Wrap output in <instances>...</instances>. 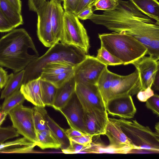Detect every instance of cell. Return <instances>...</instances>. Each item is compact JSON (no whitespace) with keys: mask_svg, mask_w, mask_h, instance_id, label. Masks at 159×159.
Listing matches in <instances>:
<instances>
[{"mask_svg":"<svg viewBox=\"0 0 159 159\" xmlns=\"http://www.w3.org/2000/svg\"><path fill=\"white\" fill-rule=\"evenodd\" d=\"M20 90L25 100L36 106L45 107L42 98L39 77L23 84Z\"/></svg>","mask_w":159,"mask_h":159,"instance_id":"obj_19","label":"cell"},{"mask_svg":"<svg viewBox=\"0 0 159 159\" xmlns=\"http://www.w3.org/2000/svg\"><path fill=\"white\" fill-rule=\"evenodd\" d=\"M156 131L158 133H159V122L157 123L155 126Z\"/></svg>","mask_w":159,"mask_h":159,"instance_id":"obj_49","label":"cell"},{"mask_svg":"<svg viewBox=\"0 0 159 159\" xmlns=\"http://www.w3.org/2000/svg\"><path fill=\"white\" fill-rule=\"evenodd\" d=\"M105 135L109 140V145L111 147L117 148L131 147L135 149L115 118L108 117Z\"/></svg>","mask_w":159,"mask_h":159,"instance_id":"obj_16","label":"cell"},{"mask_svg":"<svg viewBox=\"0 0 159 159\" xmlns=\"http://www.w3.org/2000/svg\"><path fill=\"white\" fill-rule=\"evenodd\" d=\"M42 99L44 105L52 107L55 98L57 88L51 83L40 79Z\"/></svg>","mask_w":159,"mask_h":159,"instance_id":"obj_29","label":"cell"},{"mask_svg":"<svg viewBox=\"0 0 159 159\" xmlns=\"http://www.w3.org/2000/svg\"><path fill=\"white\" fill-rule=\"evenodd\" d=\"M46 120L50 130L60 143L61 150L67 148L70 144V141L66 134L65 129L61 127L48 114Z\"/></svg>","mask_w":159,"mask_h":159,"instance_id":"obj_27","label":"cell"},{"mask_svg":"<svg viewBox=\"0 0 159 159\" xmlns=\"http://www.w3.org/2000/svg\"><path fill=\"white\" fill-rule=\"evenodd\" d=\"M20 12H21V2L20 0H6Z\"/></svg>","mask_w":159,"mask_h":159,"instance_id":"obj_46","label":"cell"},{"mask_svg":"<svg viewBox=\"0 0 159 159\" xmlns=\"http://www.w3.org/2000/svg\"><path fill=\"white\" fill-rule=\"evenodd\" d=\"M51 2V22L53 36L56 43L62 39L64 31V10L61 5L53 0Z\"/></svg>","mask_w":159,"mask_h":159,"instance_id":"obj_17","label":"cell"},{"mask_svg":"<svg viewBox=\"0 0 159 159\" xmlns=\"http://www.w3.org/2000/svg\"><path fill=\"white\" fill-rule=\"evenodd\" d=\"M32 38L23 28L13 30L0 39V65L15 73L38 57Z\"/></svg>","mask_w":159,"mask_h":159,"instance_id":"obj_2","label":"cell"},{"mask_svg":"<svg viewBox=\"0 0 159 159\" xmlns=\"http://www.w3.org/2000/svg\"><path fill=\"white\" fill-rule=\"evenodd\" d=\"M79 1L80 0H64L63 1L64 11L74 13Z\"/></svg>","mask_w":159,"mask_h":159,"instance_id":"obj_43","label":"cell"},{"mask_svg":"<svg viewBox=\"0 0 159 159\" xmlns=\"http://www.w3.org/2000/svg\"><path fill=\"white\" fill-rule=\"evenodd\" d=\"M74 75V69L67 71L59 74L40 77V79L47 81L55 86L57 88L69 80Z\"/></svg>","mask_w":159,"mask_h":159,"instance_id":"obj_33","label":"cell"},{"mask_svg":"<svg viewBox=\"0 0 159 159\" xmlns=\"http://www.w3.org/2000/svg\"><path fill=\"white\" fill-rule=\"evenodd\" d=\"M61 3L63 0H53ZM46 0H28V5L30 10L36 12L46 2Z\"/></svg>","mask_w":159,"mask_h":159,"instance_id":"obj_39","label":"cell"},{"mask_svg":"<svg viewBox=\"0 0 159 159\" xmlns=\"http://www.w3.org/2000/svg\"><path fill=\"white\" fill-rule=\"evenodd\" d=\"M1 111H0V116L1 115Z\"/></svg>","mask_w":159,"mask_h":159,"instance_id":"obj_51","label":"cell"},{"mask_svg":"<svg viewBox=\"0 0 159 159\" xmlns=\"http://www.w3.org/2000/svg\"><path fill=\"white\" fill-rule=\"evenodd\" d=\"M65 133L69 139L81 136L85 134L80 130L71 128L65 130Z\"/></svg>","mask_w":159,"mask_h":159,"instance_id":"obj_45","label":"cell"},{"mask_svg":"<svg viewBox=\"0 0 159 159\" xmlns=\"http://www.w3.org/2000/svg\"><path fill=\"white\" fill-rule=\"evenodd\" d=\"M64 31L61 43L74 47L85 54L90 47L86 30L73 13L64 11Z\"/></svg>","mask_w":159,"mask_h":159,"instance_id":"obj_6","label":"cell"},{"mask_svg":"<svg viewBox=\"0 0 159 159\" xmlns=\"http://www.w3.org/2000/svg\"><path fill=\"white\" fill-rule=\"evenodd\" d=\"M76 65L66 61H58L47 63L42 68L40 77L57 75L74 69Z\"/></svg>","mask_w":159,"mask_h":159,"instance_id":"obj_23","label":"cell"},{"mask_svg":"<svg viewBox=\"0 0 159 159\" xmlns=\"http://www.w3.org/2000/svg\"><path fill=\"white\" fill-rule=\"evenodd\" d=\"M93 136L87 134L81 136L70 138V141L74 142L87 146L92 142V138Z\"/></svg>","mask_w":159,"mask_h":159,"instance_id":"obj_37","label":"cell"},{"mask_svg":"<svg viewBox=\"0 0 159 159\" xmlns=\"http://www.w3.org/2000/svg\"><path fill=\"white\" fill-rule=\"evenodd\" d=\"M87 146L70 141V146L62 150L63 153L65 154H75L81 152Z\"/></svg>","mask_w":159,"mask_h":159,"instance_id":"obj_38","label":"cell"},{"mask_svg":"<svg viewBox=\"0 0 159 159\" xmlns=\"http://www.w3.org/2000/svg\"><path fill=\"white\" fill-rule=\"evenodd\" d=\"M119 4V0H95L92 6L96 10L108 11L114 10Z\"/></svg>","mask_w":159,"mask_h":159,"instance_id":"obj_34","label":"cell"},{"mask_svg":"<svg viewBox=\"0 0 159 159\" xmlns=\"http://www.w3.org/2000/svg\"><path fill=\"white\" fill-rule=\"evenodd\" d=\"M154 86V89L158 91L159 90V69H158L154 77L153 84Z\"/></svg>","mask_w":159,"mask_h":159,"instance_id":"obj_47","label":"cell"},{"mask_svg":"<svg viewBox=\"0 0 159 159\" xmlns=\"http://www.w3.org/2000/svg\"><path fill=\"white\" fill-rule=\"evenodd\" d=\"M108 119L106 111L93 110L84 111V120L86 133L93 136L105 135Z\"/></svg>","mask_w":159,"mask_h":159,"instance_id":"obj_15","label":"cell"},{"mask_svg":"<svg viewBox=\"0 0 159 159\" xmlns=\"http://www.w3.org/2000/svg\"><path fill=\"white\" fill-rule=\"evenodd\" d=\"M76 84L74 75L61 87L57 88L55 98L52 107L59 111L64 107L75 93Z\"/></svg>","mask_w":159,"mask_h":159,"instance_id":"obj_20","label":"cell"},{"mask_svg":"<svg viewBox=\"0 0 159 159\" xmlns=\"http://www.w3.org/2000/svg\"><path fill=\"white\" fill-rule=\"evenodd\" d=\"M14 29L12 25L5 17L0 9V32H9Z\"/></svg>","mask_w":159,"mask_h":159,"instance_id":"obj_40","label":"cell"},{"mask_svg":"<svg viewBox=\"0 0 159 159\" xmlns=\"http://www.w3.org/2000/svg\"><path fill=\"white\" fill-rule=\"evenodd\" d=\"M151 88L148 86L145 89L139 91L137 94V97L138 100L142 102H146L148 99L152 96L154 93Z\"/></svg>","mask_w":159,"mask_h":159,"instance_id":"obj_41","label":"cell"},{"mask_svg":"<svg viewBox=\"0 0 159 159\" xmlns=\"http://www.w3.org/2000/svg\"><path fill=\"white\" fill-rule=\"evenodd\" d=\"M0 9L14 29L23 24L21 12L6 0H0Z\"/></svg>","mask_w":159,"mask_h":159,"instance_id":"obj_25","label":"cell"},{"mask_svg":"<svg viewBox=\"0 0 159 159\" xmlns=\"http://www.w3.org/2000/svg\"><path fill=\"white\" fill-rule=\"evenodd\" d=\"M1 89L0 88V91H1ZM1 106L0 105V108H1Z\"/></svg>","mask_w":159,"mask_h":159,"instance_id":"obj_50","label":"cell"},{"mask_svg":"<svg viewBox=\"0 0 159 159\" xmlns=\"http://www.w3.org/2000/svg\"><path fill=\"white\" fill-rule=\"evenodd\" d=\"M32 109L36 131L49 130L46 120L48 113L44 107L35 106Z\"/></svg>","mask_w":159,"mask_h":159,"instance_id":"obj_31","label":"cell"},{"mask_svg":"<svg viewBox=\"0 0 159 159\" xmlns=\"http://www.w3.org/2000/svg\"><path fill=\"white\" fill-rule=\"evenodd\" d=\"M51 2H47L36 12L38 16L37 34L45 46L50 48L57 43L53 36L51 22Z\"/></svg>","mask_w":159,"mask_h":159,"instance_id":"obj_11","label":"cell"},{"mask_svg":"<svg viewBox=\"0 0 159 159\" xmlns=\"http://www.w3.org/2000/svg\"><path fill=\"white\" fill-rule=\"evenodd\" d=\"M142 12L159 23V3L157 0H130Z\"/></svg>","mask_w":159,"mask_h":159,"instance_id":"obj_21","label":"cell"},{"mask_svg":"<svg viewBox=\"0 0 159 159\" xmlns=\"http://www.w3.org/2000/svg\"><path fill=\"white\" fill-rule=\"evenodd\" d=\"M142 90L139 75L137 70L126 75L113 73L110 88V99L123 96H133Z\"/></svg>","mask_w":159,"mask_h":159,"instance_id":"obj_9","label":"cell"},{"mask_svg":"<svg viewBox=\"0 0 159 159\" xmlns=\"http://www.w3.org/2000/svg\"><path fill=\"white\" fill-rule=\"evenodd\" d=\"M92 4L89 5L75 15L79 19L86 20L93 15V13Z\"/></svg>","mask_w":159,"mask_h":159,"instance_id":"obj_42","label":"cell"},{"mask_svg":"<svg viewBox=\"0 0 159 159\" xmlns=\"http://www.w3.org/2000/svg\"><path fill=\"white\" fill-rule=\"evenodd\" d=\"M59 111L65 116L70 128L86 134L84 111L75 93L67 104Z\"/></svg>","mask_w":159,"mask_h":159,"instance_id":"obj_12","label":"cell"},{"mask_svg":"<svg viewBox=\"0 0 159 159\" xmlns=\"http://www.w3.org/2000/svg\"><path fill=\"white\" fill-rule=\"evenodd\" d=\"M146 106L151 110L153 113L159 116V96L154 94L146 102Z\"/></svg>","mask_w":159,"mask_h":159,"instance_id":"obj_36","label":"cell"},{"mask_svg":"<svg viewBox=\"0 0 159 159\" xmlns=\"http://www.w3.org/2000/svg\"><path fill=\"white\" fill-rule=\"evenodd\" d=\"M64 0H63V1H64Z\"/></svg>","mask_w":159,"mask_h":159,"instance_id":"obj_52","label":"cell"},{"mask_svg":"<svg viewBox=\"0 0 159 159\" xmlns=\"http://www.w3.org/2000/svg\"><path fill=\"white\" fill-rule=\"evenodd\" d=\"M0 111L8 113L16 107L23 104L25 100L20 90H18L5 98Z\"/></svg>","mask_w":159,"mask_h":159,"instance_id":"obj_30","label":"cell"},{"mask_svg":"<svg viewBox=\"0 0 159 159\" xmlns=\"http://www.w3.org/2000/svg\"><path fill=\"white\" fill-rule=\"evenodd\" d=\"M19 135V134L12 126H0V144L9 139L17 137Z\"/></svg>","mask_w":159,"mask_h":159,"instance_id":"obj_35","label":"cell"},{"mask_svg":"<svg viewBox=\"0 0 159 159\" xmlns=\"http://www.w3.org/2000/svg\"><path fill=\"white\" fill-rule=\"evenodd\" d=\"M107 66L95 57L86 55L85 58L74 67V77L76 83L96 84L99 77Z\"/></svg>","mask_w":159,"mask_h":159,"instance_id":"obj_10","label":"cell"},{"mask_svg":"<svg viewBox=\"0 0 159 159\" xmlns=\"http://www.w3.org/2000/svg\"><path fill=\"white\" fill-rule=\"evenodd\" d=\"M122 130L134 147L132 153H159V133L140 124L136 120L116 119Z\"/></svg>","mask_w":159,"mask_h":159,"instance_id":"obj_5","label":"cell"},{"mask_svg":"<svg viewBox=\"0 0 159 159\" xmlns=\"http://www.w3.org/2000/svg\"><path fill=\"white\" fill-rule=\"evenodd\" d=\"M89 19L110 30L131 36L147 48L151 40L159 39V23L139 11L130 0H119L114 10L93 13Z\"/></svg>","mask_w":159,"mask_h":159,"instance_id":"obj_1","label":"cell"},{"mask_svg":"<svg viewBox=\"0 0 159 159\" xmlns=\"http://www.w3.org/2000/svg\"><path fill=\"white\" fill-rule=\"evenodd\" d=\"M105 105L107 113L121 118H132L136 112L132 96L130 95L111 98Z\"/></svg>","mask_w":159,"mask_h":159,"instance_id":"obj_13","label":"cell"},{"mask_svg":"<svg viewBox=\"0 0 159 159\" xmlns=\"http://www.w3.org/2000/svg\"><path fill=\"white\" fill-rule=\"evenodd\" d=\"M8 115L12 126L18 133L36 144L37 135L32 108L21 104L11 110Z\"/></svg>","mask_w":159,"mask_h":159,"instance_id":"obj_7","label":"cell"},{"mask_svg":"<svg viewBox=\"0 0 159 159\" xmlns=\"http://www.w3.org/2000/svg\"><path fill=\"white\" fill-rule=\"evenodd\" d=\"M75 93L84 111L93 110L106 111L105 103L96 84L88 83H76Z\"/></svg>","mask_w":159,"mask_h":159,"instance_id":"obj_8","label":"cell"},{"mask_svg":"<svg viewBox=\"0 0 159 159\" xmlns=\"http://www.w3.org/2000/svg\"><path fill=\"white\" fill-rule=\"evenodd\" d=\"M36 144L25 137L0 144V153H27L34 152Z\"/></svg>","mask_w":159,"mask_h":159,"instance_id":"obj_18","label":"cell"},{"mask_svg":"<svg viewBox=\"0 0 159 159\" xmlns=\"http://www.w3.org/2000/svg\"><path fill=\"white\" fill-rule=\"evenodd\" d=\"M1 112V115L0 116V126L5 120L7 115H8L7 113L5 112L2 111Z\"/></svg>","mask_w":159,"mask_h":159,"instance_id":"obj_48","label":"cell"},{"mask_svg":"<svg viewBox=\"0 0 159 159\" xmlns=\"http://www.w3.org/2000/svg\"><path fill=\"white\" fill-rule=\"evenodd\" d=\"M134 148L129 147L125 148H117L112 147L109 145H105L98 142H92L81 152L90 153H112L129 154L130 151Z\"/></svg>","mask_w":159,"mask_h":159,"instance_id":"obj_22","label":"cell"},{"mask_svg":"<svg viewBox=\"0 0 159 159\" xmlns=\"http://www.w3.org/2000/svg\"><path fill=\"white\" fill-rule=\"evenodd\" d=\"M36 146L42 149L51 148H60L61 145L52 134L50 130L36 131Z\"/></svg>","mask_w":159,"mask_h":159,"instance_id":"obj_28","label":"cell"},{"mask_svg":"<svg viewBox=\"0 0 159 159\" xmlns=\"http://www.w3.org/2000/svg\"><path fill=\"white\" fill-rule=\"evenodd\" d=\"M86 55L74 47L57 43L50 48L43 55L37 57L26 67L23 84L39 77L42 68L47 63L63 61L76 65L85 58Z\"/></svg>","mask_w":159,"mask_h":159,"instance_id":"obj_4","label":"cell"},{"mask_svg":"<svg viewBox=\"0 0 159 159\" xmlns=\"http://www.w3.org/2000/svg\"><path fill=\"white\" fill-rule=\"evenodd\" d=\"M101 46L127 65L147 54V48L129 35L115 32L98 34Z\"/></svg>","mask_w":159,"mask_h":159,"instance_id":"obj_3","label":"cell"},{"mask_svg":"<svg viewBox=\"0 0 159 159\" xmlns=\"http://www.w3.org/2000/svg\"><path fill=\"white\" fill-rule=\"evenodd\" d=\"M113 75V73L108 70L107 66L106 67L96 84L105 104L110 99V88Z\"/></svg>","mask_w":159,"mask_h":159,"instance_id":"obj_26","label":"cell"},{"mask_svg":"<svg viewBox=\"0 0 159 159\" xmlns=\"http://www.w3.org/2000/svg\"><path fill=\"white\" fill-rule=\"evenodd\" d=\"M7 72L0 66V88L4 87L9 77Z\"/></svg>","mask_w":159,"mask_h":159,"instance_id":"obj_44","label":"cell"},{"mask_svg":"<svg viewBox=\"0 0 159 159\" xmlns=\"http://www.w3.org/2000/svg\"><path fill=\"white\" fill-rule=\"evenodd\" d=\"M24 69L9 75V77L4 88L1 92L0 99L5 98L15 92L19 90L23 84Z\"/></svg>","mask_w":159,"mask_h":159,"instance_id":"obj_24","label":"cell"},{"mask_svg":"<svg viewBox=\"0 0 159 159\" xmlns=\"http://www.w3.org/2000/svg\"><path fill=\"white\" fill-rule=\"evenodd\" d=\"M95 57L99 61L107 66L123 64L122 61L111 54L102 46H101L100 48L98 50L97 55Z\"/></svg>","mask_w":159,"mask_h":159,"instance_id":"obj_32","label":"cell"},{"mask_svg":"<svg viewBox=\"0 0 159 159\" xmlns=\"http://www.w3.org/2000/svg\"><path fill=\"white\" fill-rule=\"evenodd\" d=\"M138 71L142 85V90L148 87H152L157 70L159 69V62L150 56H144L132 63Z\"/></svg>","mask_w":159,"mask_h":159,"instance_id":"obj_14","label":"cell"}]
</instances>
